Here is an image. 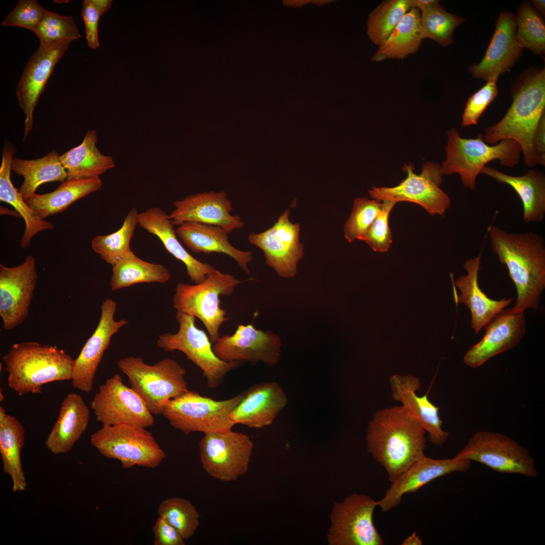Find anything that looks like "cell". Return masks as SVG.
Wrapping results in <instances>:
<instances>
[{
  "label": "cell",
  "mask_w": 545,
  "mask_h": 545,
  "mask_svg": "<svg viewBox=\"0 0 545 545\" xmlns=\"http://www.w3.org/2000/svg\"><path fill=\"white\" fill-rule=\"evenodd\" d=\"M512 104L498 123L487 127L483 138L494 145L511 139L520 146L525 165L536 166L532 139L538 123L545 113V70L532 69L521 74L513 85Z\"/></svg>",
  "instance_id": "obj_3"
},
{
  "label": "cell",
  "mask_w": 545,
  "mask_h": 545,
  "mask_svg": "<svg viewBox=\"0 0 545 545\" xmlns=\"http://www.w3.org/2000/svg\"><path fill=\"white\" fill-rule=\"evenodd\" d=\"M157 513L174 526L186 540L192 536L200 526V515L191 502L174 497L160 503Z\"/></svg>",
  "instance_id": "obj_43"
},
{
  "label": "cell",
  "mask_w": 545,
  "mask_h": 545,
  "mask_svg": "<svg viewBox=\"0 0 545 545\" xmlns=\"http://www.w3.org/2000/svg\"><path fill=\"white\" fill-rule=\"evenodd\" d=\"M425 432L402 405L373 414L367 428V450L391 482L425 455Z\"/></svg>",
  "instance_id": "obj_2"
},
{
  "label": "cell",
  "mask_w": 545,
  "mask_h": 545,
  "mask_svg": "<svg viewBox=\"0 0 545 545\" xmlns=\"http://www.w3.org/2000/svg\"><path fill=\"white\" fill-rule=\"evenodd\" d=\"M380 211L366 233L360 240L365 242L375 252H385L390 248L393 238L389 224L390 213L397 203L392 200H384Z\"/></svg>",
  "instance_id": "obj_46"
},
{
  "label": "cell",
  "mask_w": 545,
  "mask_h": 545,
  "mask_svg": "<svg viewBox=\"0 0 545 545\" xmlns=\"http://www.w3.org/2000/svg\"><path fill=\"white\" fill-rule=\"evenodd\" d=\"M420 13L422 39H432L443 47L452 44L455 29L465 21L463 17L448 12L439 1Z\"/></svg>",
  "instance_id": "obj_40"
},
{
  "label": "cell",
  "mask_w": 545,
  "mask_h": 545,
  "mask_svg": "<svg viewBox=\"0 0 545 545\" xmlns=\"http://www.w3.org/2000/svg\"><path fill=\"white\" fill-rule=\"evenodd\" d=\"M241 283L233 276L215 268L201 283H178L173 296V306L176 312L198 318L213 344L221 337V325L229 319L221 307L220 296L232 295Z\"/></svg>",
  "instance_id": "obj_7"
},
{
  "label": "cell",
  "mask_w": 545,
  "mask_h": 545,
  "mask_svg": "<svg viewBox=\"0 0 545 545\" xmlns=\"http://www.w3.org/2000/svg\"><path fill=\"white\" fill-rule=\"evenodd\" d=\"M112 266L110 284L113 291L140 283L164 284L171 278L170 271L164 265L143 260L131 249Z\"/></svg>",
  "instance_id": "obj_38"
},
{
  "label": "cell",
  "mask_w": 545,
  "mask_h": 545,
  "mask_svg": "<svg viewBox=\"0 0 545 545\" xmlns=\"http://www.w3.org/2000/svg\"><path fill=\"white\" fill-rule=\"evenodd\" d=\"M90 407L102 426L127 423L147 428L155 423L143 399L124 384L119 373L100 386Z\"/></svg>",
  "instance_id": "obj_15"
},
{
  "label": "cell",
  "mask_w": 545,
  "mask_h": 545,
  "mask_svg": "<svg viewBox=\"0 0 545 545\" xmlns=\"http://www.w3.org/2000/svg\"><path fill=\"white\" fill-rule=\"evenodd\" d=\"M390 383L392 398L400 402L405 409L422 426L428 433L430 441L438 446L445 444L449 433L442 428L443 420L439 415V407L429 400L426 395H417L416 391L421 386L419 379L412 375L394 374L391 376Z\"/></svg>",
  "instance_id": "obj_27"
},
{
  "label": "cell",
  "mask_w": 545,
  "mask_h": 545,
  "mask_svg": "<svg viewBox=\"0 0 545 545\" xmlns=\"http://www.w3.org/2000/svg\"><path fill=\"white\" fill-rule=\"evenodd\" d=\"M533 6L542 15H545V1L544 0H532L531 1Z\"/></svg>",
  "instance_id": "obj_54"
},
{
  "label": "cell",
  "mask_w": 545,
  "mask_h": 545,
  "mask_svg": "<svg viewBox=\"0 0 545 545\" xmlns=\"http://www.w3.org/2000/svg\"><path fill=\"white\" fill-rule=\"evenodd\" d=\"M496 80H490L467 100L462 115L461 125H476L482 114L498 94Z\"/></svg>",
  "instance_id": "obj_47"
},
{
  "label": "cell",
  "mask_w": 545,
  "mask_h": 545,
  "mask_svg": "<svg viewBox=\"0 0 545 545\" xmlns=\"http://www.w3.org/2000/svg\"><path fill=\"white\" fill-rule=\"evenodd\" d=\"M481 174L493 178L500 184L510 186L520 197L524 222L539 223L545 216V175L533 169L519 176L505 174L493 167L485 166Z\"/></svg>",
  "instance_id": "obj_31"
},
{
  "label": "cell",
  "mask_w": 545,
  "mask_h": 545,
  "mask_svg": "<svg viewBox=\"0 0 545 545\" xmlns=\"http://www.w3.org/2000/svg\"><path fill=\"white\" fill-rule=\"evenodd\" d=\"M420 11L411 8L372 58L376 62L403 60L417 52L421 44Z\"/></svg>",
  "instance_id": "obj_37"
},
{
  "label": "cell",
  "mask_w": 545,
  "mask_h": 545,
  "mask_svg": "<svg viewBox=\"0 0 545 545\" xmlns=\"http://www.w3.org/2000/svg\"><path fill=\"white\" fill-rule=\"evenodd\" d=\"M154 545H185V540L178 530L161 517L152 526Z\"/></svg>",
  "instance_id": "obj_50"
},
{
  "label": "cell",
  "mask_w": 545,
  "mask_h": 545,
  "mask_svg": "<svg viewBox=\"0 0 545 545\" xmlns=\"http://www.w3.org/2000/svg\"><path fill=\"white\" fill-rule=\"evenodd\" d=\"M116 310L117 302L112 298L103 301L98 324L74 360L72 384L85 393L92 390L97 369L112 337L128 323L125 319H115Z\"/></svg>",
  "instance_id": "obj_19"
},
{
  "label": "cell",
  "mask_w": 545,
  "mask_h": 545,
  "mask_svg": "<svg viewBox=\"0 0 545 545\" xmlns=\"http://www.w3.org/2000/svg\"><path fill=\"white\" fill-rule=\"evenodd\" d=\"M471 462L455 456L452 458L434 459L425 455L419 459L397 479L377 502L383 512L388 511L401 502L406 494L417 492L431 481L455 472H465Z\"/></svg>",
  "instance_id": "obj_24"
},
{
  "label": "cell",
  "mask_w": 545,
  "mask_h": 545,
  "mask_svg": "<svg viewBox=\"0 0 545 545\" xmlns=\"http://www.w3.org/2000/svg\"><path fill=\"white\" fill-rule=\"evenodd\" d=\"M516 17L511 12L500 13L492 39L482 60L469 67L475 78L496 80L509 71L519 60L523 48L516 36Z\"/></svg>",
  "instance_id": "obj_22"
},
{
  "label": "cell",
  "mask_w": 545,
  "mask_h": 545,
  "mask_svg": "<svg viewBox=\"0 0 545 545\" xmlns=\"http://www.w3.org/2000/svg\"><path fill=\"white\" fill-rule=\"evenodd\" d=\"M11 170L24 178V182L18 190L25 201L35 193L37 188L41 184L56 181L62 183L67 178V172L60 161V155L55 150L36 159L14 157Z\"/></svg>",
  "instance_id": "obj_36"
},
{
  "label": "cell",
  "mask_w": 545,
  "mask_h": 545,
  "mask_svg": "<svg viewBox=\"0 0 545 545\" xmlns=\"http://www.w3.org/2000/svg\"><path fill=\"white\" fill-rule=\"evenodd\" d=\"M287 403V396L278 383L256 384L243 392L242 399L229 418L234 425L262 428L272 423Z\"/></svg>",
  "instance_id": "obj_25"
},
{
  "label": "cell",
  "mask_w": 545,
  "mask_h": 545,
  "mask_svg": "<svg viewBox=\"0 0 545 545\" xmlns=\"http://www.w3.org/2000/svg\"><path fill=\"white\" fill-rule=\"evenodd\" d=\"M289 214L286 209L271 228L248 237L251 244L263 251L267 265L283 278L296 275L297 263L303 255V245L299 240L300 226L290 221Z\"/></svg>",
  "instance_id": "obj_17"
},
{
  "label": "cell",
  "mask_w": 545,
  "mask_h": 545,
  "mask_svg": "<svg viewBox=\"0 0 545 545\" xmlns=\"http://www.w3.org/2000/svg\"><path fill=\"white\" fill-rule=\"evenodd\" d=\"M33 32L38 36L40 44L72 42L81 37L73 17L60 15L47 10H45Z\"/></svg>",
  "instance_id": "obj_44"
},
{
  "label": "cell",
  "mask_w": 545,
  "mask_h": 545,
  "mask_svg": "<svg viewBox=\"0 0 545 545\" xmlns=\"http://www.w3.org/2000/svg\"><path fill=\"white\" fill-rule=\"evenodd\" d=\"M382 203L379 200L367 198L354 200L351 215L344 227L345 237L349 242L360 240L366 233L377 216Z\"/></svg>",
  "instance_id": "obj_45"
},
{
  "label": "cell",
  "mask_w": 545,
  "mask_h": 545,
  "mask_svg": "<svg viewBox=\"0 0 545 545\" xmlns=\"http://www.w3.org/2000/svg\"><path fill=\"white\" fill-rule=\"evenodd\" d=\"M199 448L205 471L215 479L229 482L247 472L254 445L248 435L230 430L204 433Z\"/></svg>",
  "instance_id": "obj_13"
},
{
  "label": "cell",
  "mask_w": 545,
  "mask_h": 545,
  "mask_svg": "<svg viewBox=\"0 0 545 545\" xmlns=\"http://www.w3.org/2000/svg\"><path fill=\"white\" fill-rule=\"evenodd\" d=\"M524 312L512 307L496 315L484 327L485 334L482 338L465 354L464 364L475 368L516 347L526 332Z\"/></svg>",
  "instance_id": "obj_21"
},
{
  "label": "cell",
  "mask_w": 545,
  "mask_h": 545,
  "mask_svg": "<svg viewBox=\"0 0 545 545\" xmlns=\"http://www.w3.org/2000/svg\"><path fill=\"white\" fill-rule=\"evenodd\" d=\"M411 8H416L419 11L423 10L433 4L437 0H409Z\"/></svg>",
  "instance_id": "obj_52"
},
{
  "label": "cell",
  "mask_w": 545,
  "mask_h": 545,
  "mask_svg": "<svg viewBox=\"0 0 545 545\" xmlns=\"http://www.w3.org/2000/svg\"><path fill=\"white\" fill-rule=\"evenodd\" d=\"M37 280L32 255L17 266L0 264V316L4 329L12 330L27 318Z\"/></svg>",
  "instance_id": "obj_16"
},
{
  "label": "cell",
  "mask_w": 545,
  "mask_h": 545,
  "mask_svg": "<svg viewBox=\"0 0 545 545\" xmlns=\"http://www.w3.org/2000/svg\"><path fill=\"white\" fill-rule=\"evenodd\" d=\"M45 10L35 0H20L2 25L24 28L33 31L40 22Z\"/></svg>",
  "instance_id": "obj_48"
},
{
  "label": "cell",
  "mask_w": 545,
  "mask_h": 545,
  "mask_svg": "<svg viewBox=\"0 0 545 545\" xmlns=\"http://www.w3.org/2000/svg\"><path fill=\"white\" fill-rule=\"evenodd\" d=\"M112 0H85L81 13L84 22L86 38L89 47L96 49L99 46L98 26L100 17L107 11Z\"/></svg>",
  "instance_id": "obj_49"
},
{
  "label": "cell",
  "mask_w": 545,
  "mask_h": 545,
  "mask_svg": "<svg viewBox=\"0 0 545 545\" xmlns=\"http://www.w3.org/2000/svg\"><path fill=\"white\" fill-rule=\"evenodd\" d=\"M146 428L127 423L103 425L91 434L90 443L102 456L119 461L124 468H155L166 455Z\"/></svg>",
  "instance_id": "obj_8"
},
{
  "label": "cell",
  "mask_w": 545,
  "mask_h": 545,
  "mask_svg": "<svg viewBox=\"0 0 545 545\" xmlns=\"http://www.w3.org/2000/svg\"><path fill=\"white\" fill-rule=\"evenodd\" d=\"M71 41L40 44L26 64L16 94L25 115L24 141L33 127V114L45 85Z\"/></svg>",
  "instance_id": "obj_20"
},
{
  "label": "cell",
  "mask_w": 545,
  "mask_h": 545,
  "mask_svg": "<svg viewBox=\"0 0 545 545\" xmlns=\"http://www.w3.org/2000/svg\"><path fill=\"white\" fill-rule=\"evenodd\" d=\"M410 9L409 0L383 1L369 17L367 32L371 41L382 45Z\"/></svg>",
  "instance_id": "obj_41"
},
{
  "label": "cell",
  "mask_w": 545,
  "mask_h": 545,
  "mask_svg": "<svg viewBox=\"0 0 545 545\" xmlns=\"http://www.w3.org/2000/svg\"><path fill=\"white\" fill-rule=\"evenodd\" d=\"M97 142L96 131L89 130L80 145L60 155L67 173L66 180L99 178L115 167L113 158L102 154Z\"/></svg>",
  "instance_id": "obj_34"
},
{
  "label": "cell",
  "mask_w": 545,
  "mask_h": 545,
  "mask_svg": "<svg viewBox=\"0 0 545 545\" xmlns=\"http://www.w3.org/2000/svg\"><path fill=\"white\" fill-rule=\"evenodd\" d=\"M138 216L137 209L133 207L128 212L118 230L92 239L91 247L101 259L113 266L131 250L130 243L138 225Z\"/></svg>",
  "instance_id": "obj_39"
},
{
  "label": "cell",
  "mask_w": 545,
  "mask_h": 545,
  "mask_svg": "<svg viewBox=\"0 0 545 545\" xmlns=\"http://www.w3.org/2000/svg\"><path fill=\"white\" fill-rule=\"evenodd\" d=\"M177 235L192 251L206 254L216 252L232 257L247 274L250 271L248 264L253 259L249 251L237 249L229 242L228 234L223 228L198 222H185L178 226Z\"/></svg>",
  "instance_id": "obj_29"
},
{
  "label": "cell",
  "mask_w": 545,
  "mask_h": 545,
  "mask_svg": "<svg viewBox=\"0 0 545 545\" xmlns=\"http://www.w3.org/2000/svg\"><path fill=\"white\" fill-rule=\"evenodd\" d=\"M138 225L149 233L156 236L165 249L186 266L187 276L195 284L203 282L215 268L192 256L177 237L174 225L169 215L161 208L153 207L139 213Z\"/></svg>",
  "instance_id": "obj_28"
},
{
  "label": "cell",
  "mask_w": 545,
  "mask_h": 545,
  "mask_svg": "<svg viewBox=\"0 0 545 545\" xmlns=\"http://www.w3.org/2000/svg\"><path fill=\"white\" fill-rule=\"evenodd\" d=\"M532 149L536 166H545V113L541 117L534 133Z\"/></svg>",
  "instance_id": "obj_51"
},
{
  "label": "cell",
  "mask_w": 545,
  "mask_h": 545,
  "mask_svg": "<svg viewBox=\"0 0 545 545\" xmlns=\"http://www.w3.org/2000/svg\"><path fill=\"white\" fill-rule=\"evenodd\" d=\"M99 178L66 180L54 191L35 193L26 202L42 220L67 209L77 200L99 190Z\"/></svg>",
  "instance_id": "obj_35"
},
{
  "label": "cell",
  "mask_w": 545,
  "mask_h": 545,
  "mask_svg": "<svg viewBox=\"0 0 545 545\" xmlns=\"http://www.w3.org/2000/svg\"><path fill=\"white\" fill-rule=\"evenodd\" d=\"M422 542L416 532L405 538L402 543V545H421Z\"/></svg>",
  "instance_id": "obj_53"
},
{
  "label": "cell",
  "mask_w": 545,
  "mask_h": 545,
  "mask_svg": "<svg viewBox=\"0 0 545 545\" xmlns=\"http://www.w3.org/2000/svg\"><path fill=\"white\" fill-rule=\"evenodd\" d=\"M516 17L518 41L535 54L545 53V24L541 16L526 1L519 5Z\"/></svg>",
  "instance_id": "obj_42"
},
{
  "label": "cell",
  "mask_w": 545,
  "mask_h": 545,
  "mask_svg": "<svg viewBox=\"0 0 545 545\" xmlns=\"http://www.w3.org/2000/svg\"><path fill=\"white\" fill-rule=\"evenodd\" d=\"M173 205L175 209L169 215L174 225L198 222L221 227L229 233L244 226L239 215H231L232 203L224 191L190 195Z\"/></svg>",
  "instance_id": "obj_23"
},
{
  "label": "cell",
  "mask_w": 545,
  "mask_h": 545,
  "mask_svg": "<svg viewBox=\"0 0 545 545\" xmlns=\"http://www.w3.org/2000/svg\"><path fill=\"white\" fill-rule=\"evenodd\" d=\"M8 385L20 396L40 394L49 383L72 379L74 360L56 346L36 342L13 345L3 356Z\"/></svg>",
  "instance_id": "obj_4"
},
{
  "label": "cell",
  "mask_w": 545,
  "mask_h": 545,
  "mask_svg": "<svg viewBox=\"0 0 545 545\" xmlns=\"http://www.w3.org/2000/svg\"><path fill=\"white\" fill-rule=\"evenodd\" d=\"M176 319L179 324L178 331L160 335L156 344L167 352L177 350L185 354L202 370L209 388H216L229 372L242 365L241 361H223L215 354L209 336L196 325V317L176 312Z\"/></svg>",
  "instance_id": "obj_10"
},
{
  "label": "cell",
  "mask_w": 545,
  "mask_h": 545,
  "mask_svg": "<svg viewBox=\"0 0 545 545\" xmlns=\"http://www.w3.org/2000/svg\"><path fill=\"white\" fill-rule=\"evenodd\" d=\"M487 232L493 251L516 287L514 309H537L545 288L544 238L532 232L510 233L492 225Z\"/></svg>",
  "instance_id": "obj_1"
},
{
  "label": "cell",
  "mask_w": 545,
  "mask_h": 545,
  "mask_svg": "<svg viewBox=\"0 0 545 545\" xmlns=\"http://www.w3.org/2000/svg\"><path fill=\"white\" fill-rule=\"evenodd\" d=\"M447 134L446 157L441 165L442 173L459 174L463 186L471 190L475 189L477 177L489 162L498 160L502 166L513 168L520 161L521 148L514 140L504 139L490 145L484 141L481 133L475 138H465L452 128Z\"/></svg>",
  "instance_id": "obj_5"
},
{
  "label": "cell",
  "mask_w": 545,
  "mask_h": 545,
  "mask_svg": "<svg viewBox=\"0 0 545 545\" xmlns=\"http://www.w3.org/2000/svg\"><path fill=\"white\" fill-rule=\"evenodd\" d=\"M481 257L480 253L465 260L463 267L466 274L452 284L455 302L463 304L469 309L471 328L476 334L513 301L512 298L492 299L481 290L478 281Z\"/></svg>",
  "instance_id": "obj_26"
},
{
  "label": "cell",
  "mask_w": 545,
  "mask_h": 545,
  "mask_svg": "<svg viewBox=\"0 0 545 545\" xmlns=\"http://www.w3.org/2000/svg\"><path fill=\"white\" fill-rule=\"evenodd\" d=\"M377 502L364 494H354L334 504L327 534L330 545H383L384 541L373 522Z\"/></svg>",
  "instance_id": "obj_14"
},
{
  "label": "cell",
  "mask_w": 545,
  "mask_h": 545,
  "mask_svg": "<svg viewBox=\"0 0 545 545\" xmlns=\"http://www.w3.org/2000/svg\"><path fill=\"white\" fill-rule=\"evenodd\" d=\"M15 154L11 145L6 143L3 148L0 167V200L11 205L22 217L25 223L24 234L20 240V246L26 248L32 239L38 233L52 230L54 225L41 219L24 200L13 185L11 179V164Z\"/></svg>",
  "instance_id": "obj_32"
},
{
  "label": "cell",
  "mask_w": 545,
  "mask_h": 545,
  "mask_svg": "<svg viewBox=\"0 0 545 545\" xmlns=\"http://www.w3.org/2000/svg\"><path fill=\"white\" fill-rule=\"evenodd\" d=\"M455 456L479 463L500 473L528 477L538 475L535 460L528 450L512 438L499 432H476Z\"/></svg>",
  "instance_id": "obj_11"
},
{
  "label": "cell",
  "mask_w": 545,
  "mask_h": 545,
  "mask_svg": "<svg viewBox=\"0 0 545 545\" xmlns=\"http://www.w3.org/2000/svg\"><path fill=\"white\" fill-rule=\"evenodd\" d=\"M117 364L152 415L161 414L168 401L189 391L186 370L173 359L148 364L141 357L128 356L119 360Z\"/></svg>",
  "instance_id": "obj_6"
},
{
  "label": "cell",
  "mask_w": 545,
  "mask_h": 545,
  "mask_svg": "<svg viewBox=\"0 0 545 545\" xmlns=\"http://www.w3.org/2000/svg\"><path fill=\"white\" fill-rule=\"evenodd\" d=\"M25 441L23 425L14 416L7 414L0 406V454L4 472L12 482L15 493L24 491L27 481L21 459V451Z\"/></svg>",
  "instance_id": "obj_33"
},
{
  "label": "cell",
  "mask_w": 545,
  "mask_h": 545,
  "mask_svg": "<svg viewBox=\"0 0 545 545\" xmlns=\"http://www.w3.org/2000/svg\"><path fill=\"white\" fill-rule=\"evenodd\" d=\"M281 345L280 337L271 331L258 330L253 324H239L233 334L221 336L212 349L226 362H262L274 366L280 359Z\"/></svg>",
  "instance_id": "obj_18"
},
{
  "label": "cell",
  "mask_w": 545,
  "mask_h": 545,
  "mask_svg": "<svg viewBox=\"0 0 545 545\" xmlns=\"http://www.w3.org/2000/svg\"><path fill=\"white\" fill-rule=\"evenodd\" d=\"M89 415V409L81 396L75 393L68 394L45 441L46 448L54 455L69 452L86 430Z\"/></svg>",
  "instance_id": "obj_30"
},
{
  "label": "cell",
  "mask_w": 545,
  "mask_h": 545,
  "mask_svg": "<svg viewBox=\"0 0 545 545\" xmlns=\"http://www.w3.org/2000/svg\"><path fill=\"white\" fill-rule=\"evenodd\" d=\"M402 168L407 177L400 184L393 187H373L368 190L370 196L380 201L415 203L432 215L444 216L450 207L451 200L440 187L444 175L441 165L432 161L424 162L419 175L414 173L411 163L405 164Z\"/></svg>",
  "instance_id": "obj_12"
},
{
  "label": "cell",
  "mask_w": 545,
  "mask_h": 545,
  "mask_svg": "<svg viewBox=\"0 0 545 545\" xmlns=\"http://www.w3.org/2000/svg\"><path fill=\"white\" fill-rule=\"evenodd\" d=\"M243 396V392L218 401L189 390L168 401L161 414L174 428L184 434L226 431L234 426L229 416Z\"/></svg>",
  "instance_id": "obj_9"
}]
</instances>
